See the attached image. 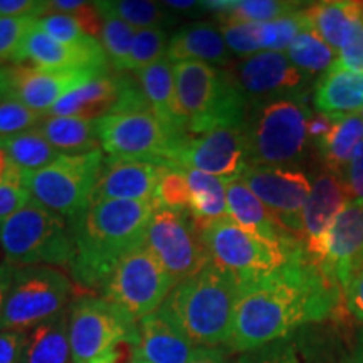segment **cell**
<instances>
[{
  "instance_id": "obj_1",
  "label": "cell",
  "mask_w": 363,
  "mask_h": 363,
  "mask_svg": "<svg viewBox=\"0 0 363 363\" xmlns=\"http://www.w3.org/2000/svg\"><path fill=\"white\" fill-rule=\"evenodd\" d=\"M340 303L338 283L301 247L283 266L239 283L229 352H249L289 338L301 326L323 321Z\"/></svg>"
},
{
  "instance_id": "obj_2",
  "label": "cell",
  "mask_w": 363,
  "mask_h": 363,
  "mask_svg": "<svg viewBox=\"0 0 363 363\" xmlns=\"http://www.w3.org/2000/svg\"><path fill=\"white\" fill-rule=\"evenodd\" d=\"M155 206L147 201H96L69 219L74 259L69 271L83 288H103L123 256L145 242Z\"/></svg>"
},
{
  "instance_id": "obj_3",
  "label": "cell",
  "mask_w": 363,
  "mask_h": 363,
  "mask_svg": "<svg viewBox=\"0 0 363 363\" xmlns=\"http://www.w3.org/2000/svg\"><path fill=\"white\" fill-rule=\"evenodd\" d=\"M238 296L239 281L211 261L203 269L180 281L158 311L195 347H227Z\"/></svg>"
},
{
  "instance_id": "obj_4",
  "label": "cell",
  "mask_w": 363,
  "mask_h": 363,
  "mask_svg": "<svg viewBox=\"0 0 363 363\" xmlns=\"http://www.w3.org/2000/svg\"><path fill=\"white\" fill-rule=\"evenodd\" d=\"M179 106L189 135L224 126H242L247 101L225 69L207 62L174 65Z\"/></svg>"
},
{
  "instance_id": "obj_5",
  "label": "cell",
  "mask_w": 363,
  "mask_h": 363,
  "mask_svg": "<svg viewBox=\"0 0 363 363\" xmlns=\"http://www.w3.org/2000/svg\"><path fill=\"white\" fill-rule=\"evenodd\" d=\"M310 118L306 96L254 103L244 121L249 167L289 169L301 160L310 142Z\"/></svg>"
},
{
  "instance_id": "obj_6",
  "label": "cell",
  "mask_w": 363,
  "mask_h": 363,
  "mask_svg": "<svg viewBox=\"0 0 363 363\" xmlns=\"http://www.w3.org/2000/svg\"><path fill=\"white\" fill-rule=\"evenodd\" d=\"M0 251L13 267L66 266L74 259L69 220L49 211L34 199L16 214L0 222Z\"/></svg>"
},
{
  "instance_id": "obj_7",
  "label": "cell",
  "mask_w": 363,
  "mask_h": 363,
  "mask_svg": "<svg viewBox=\"0 0 363 363\" xmlns=\"http://www.w3.org/2000/svg\"><path fill=\"white\" fill-rule=\"evenodd\" d=\"M103 163L101 148L74 155L62 153L44 169L24 172V185L40 206L72 219L91 203Z\"/></svg>"
},
{
  "instance_id": "obj_8",
  "label": "cell",
  "mask_w": 363,
  "mask_h": 363,
  "mask_svg": "<svg viewBox=\"0 0 363 363\" xmlns=\"http://www.w3.org/2000/svg\"><path fill=\"white\" fill-rule=\"evenodd\" d=\"M208 257L217 267L229 272L239 283L261 278L284 264L298 249L272 246L244 230L229 216L216 220L195 222Z\"/></svg>"
},
{
  "instance_id": "obj_9",
  "label": "cell",
  "mask_w": 363,
  "mask_h": 363,
  "mask_svg": "<svg viewBox=\"0 0 363 363\" xmlns=\"http://www.w3.org/2000/svg\"><path fill=\"white\" fill-rule=\"evenodd\" d=\"M101 150L111 158L155 162L174 167L177 153L190 135L172 131L152 110L115 113L98 120Z\"/></svg>"
},
{
  "instance_id": "obj_10",
  "label": "cell",
  "mask_w": 363,
  "mask_h": 363,
  "mask_svg": "<svg viewBox=\"0 0 363 363\" xmlns=\"http://www.w3.org/2000/svg\"><path fill=\"white\" fill-rule=\"evenodd\" d=\"M72 284L62 271L49 266L19 267L0 313V331H27L67 310Z\"/></svg>"
},
{
  "instance_id": "obj_11",
  "label": "cell",
  "mask_w": 363,
  "mask_h": 363,
  "mask_svg": "<svg viewBox=\"0 0 363 363\" xmlns=\"http://www.w3.org/2000/svg\"><path fill=\"white\" fill-rule=\"evenodd\" d=\"M121 340H140L138 320L110 299L76 298L69 306L72 363H94Z\"/></svg>"
},
{
  "instance_id": "obj_12",
  "label": "cell",
  "mask_w": 363,
  "mask_h": 363,
  "mask_svg": "<svg viewBox=\"0 0 363 363\" xmlns=\"http://www.w3.org/2000/svg\"><path fill=\"white\" fill-rule=\"evenodd\" d=\"M175 286V279L142 244L121 257L103 291L104 298L140 321L158 311Z\"/></svg>"
},
{
  "instance_id": "obj_13",
  "label": "cell",
  "mask_w": 363,
  "mask_h": 363,
  "mask_svg": "<svg viewBox=\"0 0 363 363\" xmlns=\"http://www.w3.org/2000/svg\"><path fill=\"white\" fill-rule=\"evenodd\" d=\"M143 244L177 284L211 262L190 212L155 208Z\"/></svg>"
},
{
  "instance_id": "obj_14",
  "label": "cell",
  "mask_w": 363,
  "mask_h": 363,
  "mask_svg": "<svg viewBox=\"0 0 363 363\" xmlns=\"http://www.w3.org/2000/svg\"><path fill=\"white\" fill-rule=\"evenodd\" d=\"M110 71L45 69L38 66H0V96L16 99L30 110L48 115L71 91Z\"/></svg>"
},
{
  "instance_id": "obj_15",
  "label": "cell",
  "mask_w": 363,
  "mask_h": 363,
  "mask_svg": "<svg viewBox=\"0 0 363 363\" xmlns=\"http://www.w3.org/2000/svg\"><path fill=\"white\" fill-rule=\"evenodd\" d=\"M289 235L305 244L303 208L311 192L305 172L284 167H247L239 177Z\"/></svg>"
},
{
  "instance_id": "obj_16",
  "label": "cell",
  "mask_w": 363,
  "mask_h": 363,
  "mask_svg": "<svg viewBox=\"0 0 363 363\" xmlns=\"http://www.w3.org/2000/svg\"><path fill=\"white\" fill-rule=\"evenodd\" d=\"M246 101L261 103L269 99L305 96L306 74L289 61L286 52L262 51L230 62L225 69Z\"/></svg>"
},
{
  "instance_id": "obj_17",
  "label": "cell",
  "mask_w": 363,
  "mask_h": 363,
  "mask_svg": "<svg viewBox=\"0 0 363 363\" xmlns=\"http://www.w3.org/2000/svg\"><path fill=\"white\" fill-rule=\"evenodd\" d=\"M174 167L199 170L222 180L239 179L249 167L244 125L190 135L177 153Z\"/></svg>"
},
{
  "instance_id": "obj_18",
  "label": "cell",
  "mask_w": 363,
  "mask_h": 363,
  "mask_svg": "<svg viewBox=\"0 0 363 363\" xmlns=\"http://www.w3.org/2000/svg\"><path fill=\"white\" fill-rule=\"evenodd\" d=\"M320 266L338 286L363 262V201H352L337 219L331 222L315 257Z\"/></svg>"
},
{
  "instance_id": "obj_19",
  "label": "cell",
  "mask_w": 363,
  "mask_h": 363,
  "mask_svg": "<svg viewBox=\"0 0 363 363\" xmlns=\"http://www.w3.org/2000/svg\"><path fill=\"white\" fill-rule=\"evenodd\" d=\"M30 62L45 69H108V57L98 39L91 38L86 44L67 45L45 35L34 27L22 40L12 65Z\"/></svg>"
},
{
  "instance_id": "obj_20",
  "label": "cell",
  "mask_w": 363,
  "mask_h": 363,
  "mask_svg": "<svg viewBox=\"0 0 363 363\" xmlns=\"http://www.w3.org/2000/svg\"><path fill=\"white\" fill-rule=\"evenodd\" d=\"M167 167L155 162L126 160L108 157L103 163L91 202L96 201H147L153 202ZM155 206V203H153Z\"/></svg>"
},
{
  "instance_id": "obj_21",
  "label": "cell",
  "mask_w": 363,
  "mask_h": 363,
  "mask_svg": "<svg viewBox=\"0 0 363 363\" xmlns=\"http://www.w3.org/2000/svg\"><path fill=\"white\" fill-rule=\"evenodd\" d=\"M227 189V216L238 222L244 230L251 233L266 242L288 251L305 247L293 235H289L272 217L267 207L262 203L256 194L247 187L240 179L225 180Z\"/></svg>"
},
{
  "instance_id": "obj_22",
  "label": "cell",
  "mask_w": 363,
  "mask_h": 363,
  "mask_svg": "<svg viewBox=\"0 0 363 363\" xmlns=\"http://www.w3.org/2000/svg\"><path fill=\"white\" fill-rule=\"evenodd\" d=\"M352 202L348 195L343 177L335 172L321 174L311 185L305 208H303V230H305V249L306 254L315 257L331 222Z\"/></svg>"
},
{
  "instance_id": "obj_23",
  "label": "cell",
  "mask_w": 363,
  "mask_h": 363,
  "mask_svg": "<svg viewBox=\"0 0 363 363\" xmlns=\"http://www.w3.org/2000/svg\"><path fill=\"white\" fill-rule=\"evenodd\" d=\"M123 93V74L108 72L59 99L49 116H72L83 120H101L118 110Z\"/></svg>"
},
{
  "instance_id": "obj_24",
  "label": "cell",
  "mask_w": 363,
  "mask_h": 363,
  "mask_svg": "<svg viewBox=\"0 0 363 363\" xmlns=\"http://www.w3.org/2000/svg\"><path fill=\"white\" fill-rule=\"evenodd\" d=\"M138 358L147 363H189L199 347L160 311L138 321Z\"/></svg>"
},
{
  "instance_id": "obj_25",
  "label": "cell",
  "mask_w": 363,
  "mask_h": 363,
  "mask_svg": "<svg viewBox=\"0 0 363 363\" xmlns=\"http://www.w3.org/2000/svg\"><path fill=\"white\" fill-rule=\"evenodd\" d=\"M233 52L227 48L220 27L211 22H192L172 35L167 48V59L174 65L187 61L207 65H230Z\"/></svg>"
},
{
  "instance_id": "obj_26",
  "label": "cell",
  "mask_w": 363,
  "mask_h": 363,
  "mask_svg": "<svg viewBox=\"0 0 363 363\" xmlns=\"http://www.w3.org/2000/svg\"><path fill=\"white\" fill-rule=\"evenodd\" d=\"M135 76L140 86H142V91L153 115L169 130L182 135H189L187 130H185V121L184 116H182L179 99H177L174 66H172L169 59H162L155 65L138 71Z\"/></svg>"
},
{
  "instance_id": "obj_27",
  "label": "cell",
  "mask_w": 363,
  "mask_h": 363,
  "mask_svg": "<svg viewBox=\"0 0 363 363\" xmlns=\"http://www.w3.org/2000/svg\"><path fill=\"white\" fill-rule=\"evenodd\" d=\"M315 106L321 115L335 120L357 115L363 110V74L333 65L318 81Z\"/></svg>"
},
{
  "instance_id": "obj_28",
  "label": "cell",
  "mask_w": 363,
  "mask_h": 363,
  "mask_svg": "<svg viewBox=\"0 0 363 363\" xmlns=\"http://www.w3.org/2000/svg\"><path fill=\"white\" fill-rule=\"evenodd\" d=\"M308 27L330 48L342 49L353 27L362 19V2H318L303 7Z\"/></svg>"
},
{
  "instance_id": "obj_29",
  "label": "cell",
  "mask_w": 363,
  "mask_h": 363,
  "mask_svg": "<svg viewBox=\"0 0 363 363\" xmlns=\"http://www.w3.org/2000/svg\"><path fill=\"white\" fill-rule=\"evenodd\" d=\"M69 310L27 330L22 363H69Z\"/></svg>"
},
{
  "instance_id": "obj_30",
  "label": "cell",
  "mask_w": 363,
  "mask_h": 363,
  "mask_svg": "<svg viewBox=\"0 0 363 363\" xmlns=\"http://www.w3.org/2000/svg\"><path fill=\"white\" fill-rule=\"evenodd\" d=\"M38 131L57 152L67 153V155L101 148L98 135V120L48 116L38 126Z\"/></svg>"
},
{
  "instance_id": "obj_31",
  "label": "cell",
  "mask_w": 363,
  "mask_h": 363,
  "mask_svg": "<svg viewBox=\"0 0 363 363\" xmlns=\"http://www.w3.org/2000/svg\"><path fill=\"white\" fill-rule=\"evenodd\" d=\"M190 189V214L195 222L216 220L227 216L225 180L199 170H185Z\"/></svg>"
},
{
  "instance_id": "obj_32",
  "label": "cell",
  "mask_w": 363,
  "mask_h": 363,
  "mask_svg": "<svg viewBox=\"0 0 363 363\" xmlns=\"http://www.w3.org/2000/svg\"><path fill=\"white\" fill-rule=\"evenodd\" d=\"M363 142V116L360 113L350 116L337 118L330 133L318 143L326 165L335 174L342 170L352 160L353 152Z\"/></svg>"
},
{
  "instance_id": "obj_33",
  "label": "cell",
  "mask_w": 363,
  "mask_h": 363,
  "mask_svg": "<svg viewBox=\"0 0 363 363\" xmlns=\"http://www.w3.org/2000/svg\"><path fill=\"white\" fill-rule=\"evenodd\" d=\"M299 4L279 0H212L201 2L202 9L219 12L222 19L249 24H264L299 11Z\"/></svg>"
},
{
  "instance_id": "obj_34",
  "label": "cell",
  "mask_w": 363,
  "mask_h": 363,
  "mask_svg": "<svg viewBox=\"0 0 363 363\" xmlns=\"http://www.w3.org/2000/svg\"><path fill=\"white\" fill-rule=\"evenodd\" d=\"M0 148L6 150L13 163L24 172L44 169L62 155L39 133L38 128L0 140Z\"/></svg>"
},
{
  "instance_id": "obj_35",
  "label": "cell",
  "mask_w": 363,
  "mask_h": 363,
  "mask_svg": "<svg viewBox=\"0 0 363 363\" xmlns=\"http://www.w3.org/2000/svg\"><path fill=\"white\" fill-rule=\"evenodd\" d=\"M101 17H113L138 29H162L170 22L165 7L147 0H104L94 2Z\"/></svg>"
},
{
  "instance_id": "obj_36",
  "label": "cell",
  "mask_w": 363,
  "mask_h": 363,
  "mask_svg": "<svg viewBox=\"0 0 363 363\" xmlns=\"http://www.w3.org/2000/svg\"><path fill=\"white\" fill-rule=\"evenodd\" d=\"M286 56L306 76L328 72L338 61L337 51L330 48L313 29H305L299 33L286 51Z\"/></svg>"
},
{
  "instance_id": "obj_37",
  "label": "cell",
  "mask_w": 363,
  "mask_h": 363,
  "mask_svg": "<svg viewBox=\"0 0 363 363\" xmlns=\"http://www.w3.org/2000/svg\"><path fill=\"white\" fill-rule=\"evenodd\" d=\"M101 19L103 24L99 43L103 45L108 62L113 66L115 72H126L136 29L123 21L113 19V17H101Z\"/></svg>"
},
{
  "instance_id": "obj_38",
  "label": "cell",
  "mask_w": 363,
  "mask_h": 363,
  "mask_svg": "<svg viewBox=\"0 0 363 363\" xmlns=\"http://www.w3.org/2000/svg\"><path fill=\"white\" fill-rule=\"evenodd\" d=\"M308 27V22L303 16V9L279 17V19L259 24V43L261 51L284 52L291 45L294 38Z\"/></svg>"
},
{
  "instance_id": "obj_39",
  "label": "cell",
  "mask_w": 363,
  "mask_h": 363,
  "mask_svg": "<svg viewBox=\"0 0 363 363\" xmlns=\"http://www.w3.org/2000/svg\"><path fill=\"white\" fill-rule=\"evenodd\" d=\"M167 33L163 29H138L131 45L128 71L138 72L167 57Z\"/></svg>"
},
{
  "instance_id": "obj_40",
  "label": "cell",
  "mask_w": 363,
  "mask_h": 363,
  "mask_svg": "<svg viewBox=\"0 0 363 363\" xmlns=\"http://www.w3.org/2000/svg\"><path fill=\"white\" fill-rule=\"evenodd\" d=\"M155 208L190 212V189L185 172L177 167H167L153 199Z\"/></svg>"
},
{
  "instance_id": "obj_41",
  "label": "cell",
  "mask_w": 363,
  "mask_h": 363,
  "mask_svg": "<svg viewBox=\"0 0 363 363\" xmlns=\"http://www.w3.org/2000/svg\"><path fill=\"white\" fill-rule=\"evenodd\" d=\"M45 115L38 113L11 98L0 99V140L35 130Z\"/></svg>"
},
{
  "instance_id": "obj_42",
  "label": "cell",
  "mask_w": 363,
  "mask_h": 363,
  "mask_svg": "<svg viewBox=\"0 0 363 363\" xmlns=\"http://www.w3.org/2000/svg\"><path fill=\"white\" fill-rule=\"evenodd\" d=\"M35 27L51 39L67 45H81L91 39V35L84 34L78 19L69 13H44L35 19Z\"/></svg>"
},
{
  "instance_id": "obj_43",
  "label": "cell",
  "mask_w": 363,
  "mask_h": 363,
  "mask_svg": "<svg viewBox=\"0 0 363 363\" xmlns=\"http://www.w3.org/2000/svg\"><path fill=\"white\" fill-rule=\"evenodd\" d=\"M220 33L233 54L240 57H249L252 54L262 52L259 43V24L249 22H234L222 19Z\"/></svg>"
},
{
  "instance_id": "obj_44",
  "label": "cell",
  "mask_w": 363,
  "mask_h": 363,
  "mask_svg": "<svg viewBox=\"0 0 363 363\" xmlns=\"http://www.w3.org/2000/svg\"><path fill=\"white\" fill-rule=\"evenodd\" d=\"M38 17H0V66L13 62L22 40Z\"/></svg>"
},
{
  "instance_id": "obj_45",
  "label": "cell",
  "mask_w": 363,
  "mask_h": 363,
  "mask_svg": "<svg viewBox=\"0 0 363 363\" xmlns=\"http://www.w3.org/2000/svg\"><path fill=\"white\" fill-rule=\"evenodd\" d=\"M235 363H303V357L296 342L291 338H283L240 353Z\"/></svg>"
},
{
  "instance_id": "obj_46",
  "label": "cell",
  "mask_w": 363,
  "mask_h": 363,
  "mask_svg": "<svg viewBox=\"0 0 363 363\" xmlns=\"http://www.w3.org/2000/svg\"><path fill=\"white\" fill-rule=\"evenodd\" d=\"M335 65L342 69L363 74V17L357 22L347 43L340 49L338 61Z\"/></svg>"
},
{
  "instance_id": "obj_47",
  "label": "cell",
  "mask_w": 363,
  "mask_h": 363,
  "mask_svg": "<svg viewBox=\"0 0 363 363\" xmlns=\"http://www.w3.org/2000/svg\"><path fill=\"white\" fill-rule=\"evenodd\" d=\"M340 288L343 291L348 310L363 323V262L347 276Z\"/></svg>"
},
{
  "instance_id": "obj_48",
  "label": "cell",
  "mask_w": 363,
  "mask_h": 363,
  "mask_svg": "<svg viewBox=\"0 0 363 363\" xmlns=\"http://www.w3.org/2000/svg\"><path fill=\"white\" fill-rule=\"evenodd\" d=\"M27 345V331H0V363H22Z\"/></svg>"
},
{
  "instance_id": "obj_49",
  "label": "cell",
  "mask_w": 363,
  "mask_h": 363,
  "mask_svg": "<svg viewBox=\"0 0 363 363\" xmlns=\"http://www.w3.org/2000/svg\"><path fill=\"white\" fill-rule=\"evenodd\" d=\"M33 201L30 192L26 185H6L0 187V222L6 220L7 217L16 214L22 207Z\"/></svg>"
},
{
  "instance_id": "obj_50",
  "label": "cell",
  "mask_w": 363,
  "mask_h": 363,
  "mask_svg": "<svg viewBox=\"0 0 363 363\" xmlns=\"http://www.w3.org/2000/svg\"><path fill=\"white\" fill-rule=\"evenodd\" d=\"M343 180L352 201H363V142L353 152Z\"/></svg>"
},
{
  "instance_id": "obj_51",
  "label": "cell",
  "mask_w": 363,
  "mask_h": 363,
  "mask_svg": "<svg viewBox=\"0 0 363 363\" xmlns=\"http://www.w3.org/2000/svg\"><path fill=\"white\" fill-rule=\"evenodd\" d=\"M48 0H0V17H40L45 13Z\"/></svg>"
},
{
  "instance_id": "obj_52",
  "label": "cell",
  "mask_w": 363,
  "mask_h": 363,
  "mask_svg": "<svg viewBox=\"0 0 363 363\" xmlns=\"http://www.w3.org/2000/svg\"><path fill=\"white\" fill-rule=\"evenodd\" d=\"M6 185H24V170L13 163L4 148H0V187Z\"/></svg>"
},
{
  "instance_id": "obj_53",
  "label": "cell",
  "mask_w": 363,
  "mask_h": 363,
  "mask_svg": "<svg viewBox=\"0 0 363 363\" xmlns=\"http://www.w3.org/2000/svg\"><path fill=\"white\" fill-rule=\"evenodd\" d=\"M335 118H330L326 115H311L310 121H308V136H310V142H315L316 145L330 133V130L333 128Z\"/></svg>"
},
{
  "instance_id": "obj_54",
  "label": "cell",
  "mask_w": 363,
  "mask_h": 363,
  "mask_svg": "<svg viewBox=\"0 0 363 363\" xmlns=\"http://www.w3.org/2000/svg\"><path fill=\"white\" fill-rule=\"evenodd\" d=\"M189 363H229V358L227 352L220 347H199Z\"/></svg>"
},
{
  "instance_id": "obj_55",
  "label": "cell",
  "mask_w": 363,
  "mask_h": 363,
  "mask_svg": "<svg viewBox=\"0 0 363 363\" xmlns=\"http://www.w3.org/2000/svg\"><path fill=\"white\" fill-rule=\"evenodd\" d=\"M17 267L9 266L7 262H0V313H2V308L6 305V299L9 296V291H11Z\"/></svg>"
},
{
  "instance_id": "obj_56",
  "label": "cell",
  "mask_w": 363,
  "mask_h": 363,
  "mask_svg": "<svg viewBox=\"0 0 363 363\" xmlns=\"http://www.w3.org/2000/svg\"><path fill=\"white\" fill-rule=\"evenodd\" d=\"M163 6L169 9H174V11H189V9H195L201 6V2H194V0H185V2H177V0H172V2H165Z\"/></svg>"
},
{
  "instance_id": "obj_57",
  "label": "cell",
  "mask_w": 363,
  "mask_h": 363,
  "mask_svg": "<svg viewBox=\"0 0 363 363\" xmlns=\"http://www.w3.org/2000/svg\"><path fill=\"white\" fill-rule=\"evenodd\" d=\"M345 363H363V337H362L360 345L357 347V350L348 357V360Z\"/></svg>"
},
{
  "instance_id": "obj_58",
  "label": "cell",
  "mask_w": 363,
  "mask_h": 363,
  "mask_svg": "<svg viewBox=\"0 0 363 363\" xmlns=\"http://www.w3.org/2000/svg\"><path fill=\"white\" fill-rule=\"evenodd\" d=\"M136 363H147V362H136Z\"/></svg>"
},
{
  "instance_id": "obj_59",
  "label": "cell",
  "mask_w": 363,
  "mask_h": 363,
  "mask_svg": "<svg viewBox=\"0 0 363 363\" xmlns=\"http://www.w3.org/2000/svg\"><path fill=\"white\" fill-rule=\"evenodd\" d=\"M360 115H362V116H363V110H362V113H360Z\"/></svg>"
},
{
  "instance_id": "obj_60",
  "label": "cell",
  "mask_w": 363,
  "mask_h": 363,
  "mask_svg": "<svg viewBox=\"0 0 363 363\" xmlns=\"http://www.w3.org/2000/svg\"><path fill=\"white\" fill-rule=\"evenodd\" d=\"M0 99H2V96H0Z\"/></svg>"
}]
</instances>
